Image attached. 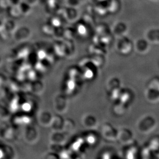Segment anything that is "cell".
<instances>
[{"mask_svg":"<svg viewBox=\"0 0 159 159\" xmlns=\"http://www.w3.org/2000/svg\"><path fill=\"white\" fill-rule=\"evenodd\" d=\"M156 126V121L153 117L147 116L143 117L139 122L138 125L139 131L143 134L150 133L153 130Z\"/></svg>","mask_w":159,"mask_h":159,"instance_id":"cell-1","label":"cell"},{"mask_svg":"<svg viewBox=\"0 0 159 159\" xmlns=\"http://www.w3.org/2000/svg\"><path fill=\"white\" fill-rule=\"evenodd\" d=\"M132 132L127 129H122L117 131L116 139L121 144L128 145L132 142Z\"/></svg>","mask_w":159,"mask_h":159,"instance_id":"cell-2","label":"cell"},{"mask_svg":"<svg viewBox=\"0 0 159 159\" xmlns=\"http://www.w3.org/2000/svg\"><path fill=\"white\" fill-rule=\"evenodd\" d=\"M102 134L105 139L109 141H113L116 139L117 131L111 125L106 124L102 126Z\"/></svg>","mask_w":159,"mask_h":159,"instance_id":"cell-3","label":"cell"},{"mask_svg":"<svg viewBox=\"0 0 159 159\" xmlns=\"http://www.w3.org/2000/svg\"><path fill=\"white\" fill-rule=\"evenodd\" d=\"M150 43L146 39H139L135 42L134 47L136 51L140 54L148 53L150 48Z\"/></svg>","mask_w":159,"mask_h":159,"instance_id":"cell-4","label":"cell"},{"mask_svg":"<svg viewBox=\"0 0 159 159\" xmlns=\"http://www.w3.org/2000/svg\"><path fill=\"white\" fill-rule=\"evenodd\" d=\"M118 51L122 54H128L132 50V43L129 39L123 38L120 39L117 43Z\"/></svg>","mask_w":159,"mask_h":159,"instance_id":"cell-5","label":"cell"},{"mask_svg":"<svg viewBox=\"0 0 159 159\" xmlns=\"http://www.w3.org/2000/svg\"><path fill=\"white\" fill-rule=\"evenodd\" d=\"M146 39L150 43H159V29H150L146 34Z\"/></svg>","mask_w":159,"mask_h":159,"instance_id":"cell-6","label":"cell"},{"mask_svg":"<svg viewBox=\"0 0 159 159\" xmlns=\"http://www.w3.org/2000/svg\"><path fill=\"white\" fill-rule=\"evenodd\" d=\"M84 123L86 127L92 128L95 127L97 122L96 119L93 116H88L84 119Z\"/></svg>","mask_w":159,"mask_h":159,"instance_id":"cell-7","label":"cell"},{"mask_svg":"<svg viewBox=\"0 0 159 159\" xmlns=\"http://www.w3.org/2000/svg\"><path fill=\"white\" fill-rule=\"evenodd\" d=\"M110 84H111V85H114L112 80H111V82L110 83ZM116 86H114V88H119V86H120L119 81L118 82V81H117V82L116 83ZM114 85H115V84H114ZM113 88H114V86H110V89H112Z\"/></svg>","mask_w":159,"mask_h":159,"instance_id":"cell-8","label":"cell"}]
</instances>
